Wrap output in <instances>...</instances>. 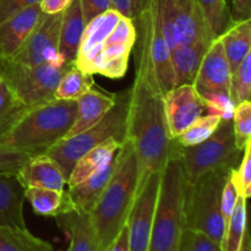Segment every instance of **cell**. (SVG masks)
I'll return each mask as SVG.
<instances>
[{"label": "cell", "mask_w": 251, "mask_h": 251, "mask_svg": "<svg viewBox=\"0 0 251 251\" xmlns=\"http://www.w3.org/2000/svg\"><path fill=\"white\" fill-rule=\"evenodd\" d=\"M230 21L232 24L251 19V0H230Z\"/></svg>", "instance_id": "cell-43"}, {"label": "cell", "mask_w": 251, "mask_h": 251, "mask_svg": "<svg viewBox=\"0 0 251 251\" xmlns=\"http://www.w3.org/2000/svg\"><path fill=\"white\" fill-rule=\"evenodd\" d=\"M76 112V100L56 98L24 108L0 130V144L34 156L46 153L69 134Z\"/></svg>", "instance_id": "cell-2"}, {"label": "cell", "mask_w": 251, "mask_h": 251, "mask_svg": "<svg viewBox=\"0 0 251 251\" xmlns=\"http://www.w3.org/2000/svg\"><path fill=\"white\" fill-rule=\"evenodd\" d=\"M211 43L212 41H198L185 46L176 47L172 50L174 87L194 85L201 61Z\"/></svg>", "instance_id": "cell-24"}, {"label": "cell", "mask_w": 251, "mask_h": 251, "mask_svg": "<svg viewBox=\"0 0 251 251\" xmlns=\"http://www.w3.org/2000/svg\"><path fill=\"white\" fill-rule=\"evenodd\" d=\"M235 144L238 149L244 150L245 145L251 141V103L250 100L235 105L233 114Z\"/></svg>", "instance_id": "cell-36"}, {"label": "cell", "mask_w": 251, "mask_h": 251, "mask_svg": "<svg viewBox=\"0 0 251 251\" xmlns=\"http://www.w3.org/2000/svg\"><path fill=\"white\" fill-rule=\"evenodd\" d=\"M176 157L186 184L195 183L217 169L235 168L243 157V150L235 144L233 120H221L215 132L201 144L189 147L176 144Z\"/></svg>", "instance_id": "cell-7"}, {"label": "cell", "mask_w": 251, "mask_h": 251, "mask_svg": "<svg viewBox=\"0 0 251 251\" xmlns=\"http://www.w3.org/2000/svg\"><path fill=\"white\" fill-rule=\"evenodd\" d=\"M130 96H131L130 87L122 92L115 93L114 105L97 124L77 135L64 137L60 141L54 144L50 149L47 150L46 154H48L59 164L66 180L77 159L86 152L109 139H115L122 144L125 141L127 131Z\"/></svg>", "instance_id": "cell-4"}, {"label": "cell", "mask_w": 251, "mask_h": 251, "mask_svg": "<svg viewBox=\"0 0 251 251\" xmlns=\"http://www.w3.org/2000/svg\"><path fill=\"white\" fill-rule=\"evenodd\" d=\"M25 201H28L36 215L56 217L59 213L74 208L66 191L42 188H25Z\"/></svg>", "instance_id": "cell-27"}, {"label": "cell", "mask_w": 251, "mask_h": 251, "mask_svg": "<svg viewBox=\"0 0 251 251\" xmlns=\"http://www.w3.org/2000/svg\"><path fill=\"white\" fill-rule=\"evenodd\" d=\"M115 163H117V154L104 168L66 190V194H68L74 208L87 213L92 211L100 194L103 193L108 181L110 180V176L114 172Z\"/></svg>", "instance_id": "cell-23"}, {"label": "cell", "mask_w": 251, "mask_h": 251, "mask_svg": "<svg viewBox=\"0 0 251 251\" xmlns=\"http://www.w3.org/2000/svg\"><path fill=\"white\" fill-rule=\"evenodd\" d=\"M238 251H250V235H249V232H245L244 237H243V240H242V244H240V248Z\"/></svg>", "instance_id": "cell-48"}, {"label": "cell", "mask_w": 251, "mask_h": 251, "mask_svg": "<svg viewBox=\"0 0 251 251\" xmlns=\"http://www.w3.org/2000/svg\"><path fill=\"white\" fill-rule=\"evenodd\" d=\"M85 26L80 0H73L63 11L59 32V53L66 63L75 64Z\"/></svg>", "instance_id": "cell-22"}, {"label": "cell", "mask_w": 251, "mask_h": 251, "mask_svg": "<svg viewBox=\"0 0 251 251\" xmlns=\"http://www.w3.org/2000/svg\"><path fill=\"white\" fill-rule=\"evenodd\" d=\"M120 146H122V142L115 139H109L86 152L83 156H81L77 159V162L74 166L66 185L71 188V186L81 183L86 178L104 168L114 158L117 152L119 151Z\"/></svg>", "instance_id": "cell-25"}, {"label": "cell", "mask_w": 251, "mask_h": 251, "mask_svg": "<svg viewBox=\"0 0 251 251\" xmlns=\"http://www.w3.org/2000/svg\"><path fill=\"white\" fill-rule=\"evenodd\" d=\"M120 17L122 15L117 10L109 9L98 16L93 17L91 21L86 24L75 59V65L77 68H80L85 73L91 74L93 60L102 48L105 39L117 26Z\"/></svg>", "instance_id": "cell-16"}, {"label": "cell", "mask_w": 251, "mask_h": 251, "mask_svg": "<svg viewBox=\"0 0 251 251\" xmlns=\"http://www.w3.org/2000/svg\"><path fill=\"white\" fill-rule=\"evenodd\" d=\"M136 41L137 29L134 20L122 16L93 60L91 74H100L113 80L122 78L126 74L130 54Z\"/></svg>", "instance_id": "cell-10"}, {"label": "cell", "mask_w": 251, "mask_h": 251, "mask_svg": "<svg viewBox=\"0 0 251 251\" xmlns=\"http://www.w3.org/2000/svg\"><path fill=\"white\" fill-rule=\"evenodd\" d=\"M92 76L73 64L61 76L54 92V98L64 100H77L95 85Z\"/></svg>", "instance_id": "cell-29"}, {"label": "cell", "mask_w": 251, "mask_h": 251, "mask_svg": "<svg viewBox=\"0 0 251 251\" xmlns=\"http://www.w3.org/2000/svg\"><path fill=\"white\" fill-rule=\"evenodd\" d=\"M36 4H41V0H0V24L16 12Z\"/></svg>", "instance_id": "cell-41"}, {"label": "cell", "mask_w": 251, "mask_h": 251, "mask_svg": "<svg viewBox=\"0 0 251 251\" xmlns=\"http://www.w3.org/2000/svg\"><path fill=\"white\" fill-rule=\"evenodd\" d=\"M61 15L63 12L50 15L43 12L32 33L10 59L25 65L66 63L59 53Z\"/></svg>", "instance_id": "cell-11"}, {"label": "cell", "mask_w": 251, "mask_h": 251, "mask_svg": "<svg viewBox=\"0 0 251 251\" xmlns=\"http://www.w3.org/2000/svg\"><path fill=\"white\" fill-rule=\"evenodd\" d=\"M136 74L130 96L126 139L137 158V190L153 173H161L167 162L176 156V139H172L164 112L163 92L152 69L144 36L137 31Z\"/></svg>", "instance_id": "cell-1"}, {"label": "cell", "mask_w": 251, "mask_h": 251, "mask_svg": "<svg viewBox=\"0 0 251 251\" xmlns=\"http://www.w3.org/2000/svg\"><path fill=\"white\" fill-rule=\"evenodd\" d=\"M73 0H41V9L44 14H58L63 12Z\"/></svg>", "instance_id": "cell-44"}, {"label": "cell", "mask_w": 251, "mask_h": 251, "mask_svg": "<svg viewBox=\"0 0 251 251\" xmlns=\"http://www.w3.org/2000/svg\"><path fill=\"white\" fill-rule=\"evenodd\" d=\"M16 176L25 188L64 191L68 181L59 164L46 153L32 157L21 167Z\"/></svg>", "instance_id": "cell-18"}, {"label": "cell", "mask_w": 251, "mask_h": 251, "mask_svg": "<svg viewBox=\"0 0 251 251\" xmlns=\"http://www.w3.org/2000/svg\"><path fill=\"white\" fill-rule=\"evenodd\" d=\"M105 251H129V230L126 225L123 227L114 242Z\"/></svg>", "instance_id": "cell-45"}, {"label": "cell", "mask_w": 251, "mask_h": 251, "mask_svg": "<svg viewBox=\"0 0 251 251\" xmlns=\"http://www.w3.org/2000/svg\"><path fill=\"white\" fill-rule=\"evenodd\" d=\"M0 251H55L47 240L32 234L27 228L0 226Z\"/></svg>", "instance_id": "cell-28"}, {"label": "cell", "mask_w": 251, "mask_h": 251, "mask_svg": "<svg viewBox=\"0 0 251 251\" xmlns=\"http://www.w3.org/2000/svg\"><path fill=\"white\" fill-rule=\"evenodd\" d=\"M24 203L25 186L16 173L0 172V226L27 228Z\"/></svg>", "instance_id": "cell-20"}, {"label": "cell", "mask_w": 251, "mask_h": 251, "mask_svg": "<svg viewBox=\"0 0 251 251\" xmlns=\"http://www.w3.org/2000/svg\"><path fill=\"white\" fill-rule=\"evenodd\" d=\"M151 11L173 50L198 41H213L196 0H152Z\"/></svg>", "instance_id": "cell-8"}, {"label": "cell", "mask_w": 251, "mask_h": 251, "mask_svg": "<svg viewBox=\"0 0 251 251\" xmlns=\"http://www.w3.org/2000/svg\"><path fill=\"white\" fill-rule=\"evenodd\" d=\"M228 1H230V0H227V2H228Z\"/></svg>", "instance_id": "cell-49"}, {"label": "cell", "mask_w": 251, "mask_h": 251, "mask_svg": "<svg viewBox=\"0 0 251 251\" xmlns=\"http://www.w3.org/2000/svg\"><path fill=\"white\" fill-rule=\"evenodd\" d=\"M151 1L152 0H131L134 19H136V17L140 16L142 12L146 11V10L150 7V5H151Z\"/></svg>", "instance_id": "cell-47"}, {"label": "cell", "mask_w": 251, "mask_h": 251, "mask_svg": "<svg viewBox=\"0 0 251 251\" xmlns=\"http://www.w3.org/2000/svg\"><path fill=\"white\" fill-rule=\"evenodd\" d=\"M238 198H239V195H238L237 189H235L234 184L230 180V178H228L225 186H223L222 196H221V213H222L226 226H227L228 221H229L230 216H232L233 211H234Z\"/></svg>", "instance_id": "cell-40"}, {"label": "cell", "mask_w": 251, "mask_h": 251, "mask_svg": "<svg viewBox=\"0 0 251 251\" xmlns=\"http://www.w3.org/2000/svg\"><path fill=\"white\" fill-rule=\"evenodd\" d=\"M251 91V53L242 61L237 70L232 74L230 96L235 104L250 100Z\"/></svg>", "instance_id": "cell-33"}, {"label": "cell", "mask_w": 251, "mask_h": 251, "mask_svg": "<svg viewBox=\"0 0 251 251\" xmlns=\"http://www.w3.org/2000/svg\"><path fill=\"white\" fill-rule=\"evenodd\" d=\"M213 38H218L232 25L227 0H196Z\"/></svg>", "instance_id": "cell-31"}, {"label": "cell", "mask_w": 251, "mask_h": 251, "mask_svg": "<svg viewBox=\"0 0 251 251\" xmlns=\"http://www.w3.org/2000/svg\"><path fill=\"white\" fill-rule=\"evenodd\" d=\"M218 38L233 74L251 53V21L247 20L232 24Z\"/></svg>", "instance_id": "cell-26"}, {"label": "cell", "mask_w": 251, "mask_h": 251, "mask_svg": "<svg viewBox=\"0 0 251 251\" xmlns=\"http://www.w3.org/2000/svg\"><path fill=\"white\" fill-rule=\"evenodd\" d=\"M55 218L59 229L69 238L68 251H100L90 215L70 208L59 213Z\"/></svg>", "instance_id": "cell-19"}, {"label": "cell", "mask_w": 251, "mask_h": 251, "mask_svg": "<svg viewBox=\"0 0 251 251\" xmlns=\"http://www.w3.org/2000/svg\"><path fill=\"white\" fill-rule=\"evenodd\" d=\"M230 171L223 168L210 172L195 183L186 184L184 191V228L203 233L218 244L222 243L226 230L221 196Z\"/></svg>", "instance_id": "cell-6"}, {"label": "cell", "mask_w": 251, "mask_h": 251, "mask_svg": "<svg viewBox=\"0 0 251 251\" xmlns=\"http://www.w3.org/2000/svg\"><path fill=\"white\" fill-rule=\"evenodd\" d=\"M167 125L172 139L180 136L199 117L206 112L205 100L194 85L173 87L163 96Z\"/></svg>", "instance_id": "cell-14"}, {"label": "cell", "mask_w": 251, "mask_h": 251, "mask_svg": "<svg viewBox=\"0 0 251 251\" xmlns=\"http://www.w3.org/2000/svg\"><path fill=\"white\" fill-rule=\"evenodd\" d=\"M161 174L162 172L151 174L136 191L126 221L129 230V251H149Z\"/></svg>", "instance_id": "cell-12"}, {"label": "cell", "mask_w": 251, "mask_h": 251, "mask_svg": "<svg viewBox=\"0 0 251 251\" xmlns=\"http://www.w3.org/2000/svg\"><path fill=\"white\" fill-rule=\"evenodd\" d=\"M201 97L205 100L207 114L217 115L222 120L233 119V114H234L237 104L233 100L230 92L215 91V92L203 93V95H201Z\"/></svg>", "instance_id": "cell-35"}, {"label": "cell", "mask_w": 251, "mask_h": 251, "mask_svg": "<svg viewBox=\"0 0 251 251\" xmlns=\"http://www.w3.org/2000/svg\"><path fill=\"white\" fill-rule=\"evenodd\" d=\"M178 251H222V248L203 233L184 228Z\"/></svg>", "instance_id": "cell-37"}, {"label": "cell", "mask_w": 251, "mask_h": 251, "mask_svg": "<svg viewBox=\"0 0 251 251\" xmlns=\"http://www.w3.org/2000/svg\"><path fill=\"white\" fill-rule=\"evenodd\" d=\"M229 178L237 189L238 195L248 200L251 195V141L245 145L242 159L230 171Z\"/></svg>", "instance_id": "cell-34"}, {"label": "cell", "mask_w": 251, "mask_h": 251, "mask_svg": "<svg viewBox=\"0 0 251 251\" xmlns=\"http://www.w3.org/2000/svg\"><path fill=\"white\" fill-rule=\"evenodd\" d=\"M185 178L178 157L167 162L161 174L149 251H178L184 230Z\"/></svg>", "instance_id": "cell-5"}, {"label": "cell", "mask_w": 251, "mask_h": 251, "mask_svg": "<svg viewBox=\"0 0 251 251\" xmlns=\"http://www.w3.org/2000/svg\"><path fill=\"white\" fill-rule=\"evenodd\" d=\"M247 199L239 196L234 211L226 226L221 248L222 251H238L247 232Z\"/></svg>", "instance_id": "cell-30"}, {"label": "cell", "mask_w": 251, "mask_h": 251, "mask_svg": "<svg viewBox=\"0 0 251 251\" xmlns=\"http://www.w3.org/2000/svg\"><path fill=\"white\" fill-rule=\"evenodd\" d=\"M80 4L86 24L102 12L113 9L110 0H80Z\"/></svg>", "instance_id": "cell-42"}, {"label": "cell", "mask_w": 251, "mask_h": 251, "mask_svg": "<svg viewBox=\"0 0 251 251\" xmlns=\"http://www.w3.org/2000/svg\"><path fill=\"white\" fill-rule=\"evenodd\" d=\"M137 158L131 142H123L110 180L100 194L90 215L100 251L110 247L126 225L130 208L137 191Z\"/></svg>", "instance_id": "cell-3"}, {"label": "cell", "mask_w": 251, "mask_h": 251, "mask_svg": "<svg viewBox=\"0 0 251 251\" xmlns=\"http://www.w3.org/2000/svg\"><path fill=\"white\" fill-rule=\"evenodd\" d=\"M34 154L28 152L17 151L0 144V172L17 173L24 164H26Z\"/></svg>", "instance_id": "cell-39"}, {"label": "cell", "mask_w": 251, "mask_h": 251, "mask_svg": "<svg viewBox=\"0 0 251 251\" xmlns=\"http://www.w3.org/2000/svg\"><path fill=\"white\" fill-rule=\"evenodd\" d=\"M110 1H112L113 9L117 10L122 16L134 19L131 0H110Z\"/></svg>", "instance_id": "cell-46"}, {"label": "cell", "mask_w": 251, "mask_h": 251, "mask_svg": "<svg viewBox=\"0 0 251 251\" xmlns=\"http://www.w3.org/2000/svg\"><path fill=\"white\" fill-rule=\"evenodd\" d=\"M77 112L70 131L65 137L74 136L97 124L115 103V93H103L91 88L77 100Z\"/></svg>", "instance_id": "cell-21"}, {"label": "cell", "mask_w": 251, "mask_h": 251, "mask_svg": "<svg viewBox=\"0 0 251 251\" xmlns=\"http://www.w3.org/2000/svg\"><path fill=\"white\" fill-rule=\"evenodd\" d=\"M25 107L0 77V130L4 129Z\"/></svg>", "instance_id": "cell-38"}, {"label": "cell", "mask_w": 251, "mask_h": 251, "mask_svg": "<svg viewBox=\"0 0 251 251\" xmlns=\"http://www.w3.org/2000/svg\"><path fill=\"white\" fill-rule=\"evenodd\" d=\"M135 26L144 36L151 58L154 77L161 91L164 93L174 87V74L172 66V50L159 29L151 7L134 19Z\"/></svg>", "instance_id": "cell-13"}, {"label": "cell", "mask_w": 251, "mask_h": 251, "mask_svg": "<svg viewBox=\"0 0 251 251\" xmlns=\"http://www.w3.org/2000/svg\"><path fill=\"white\" fill-rule=\"evenodd\" d=\"M232 71L220 38L213 39L203 55L194 86L201 95L215 91L230 92Z\"/></svg>", "instance_id": "cell-15"}, {"label": "cell", "mask_w": 251, "mask_h": 251, "mask_svg": "<svg viewBox=\"0 0 251 251\" xmlns=\"http://www.w3.org/2000/svg\"><path fill=\"white\" fill-rule=\"evenodd\" d=\"M41 5H31L0 24V58L10 59L21 48L41 20Z\"/></svg>", "instance_id": "cell-17"}, {"label": "cell", "mask_w": 251, "mask_h": 251, "mask_svg": "<svg viewBox=\"0 0 251 251\" xmlns=\"http://www.w3.org/2000/svg\"><path fill=\"white\" fill-rule=\"evenodd\" d=\"M221 120L222 119L217 115H201L188 129L181 132L180 136L176 137V144L183 147L195 146V145L201 144L215 132Z\"/></svg>", "instance_id": "cell-32"}, {"label": "cell", "mask_w": 251, "mask_h": 251, "mask_svg": "<svg viewBox=\"0 0 251 251\" xmlns=\"http://www.w3.org/2000/svg\"><path fill=\"white\" fill-rule=\"evenodd\" d=\"M73 64L25 65L11 59L0 58V77L25 107L54 98L63 74Z\"/></svg>", "instance_id": "cell-9"}]
</instances>
